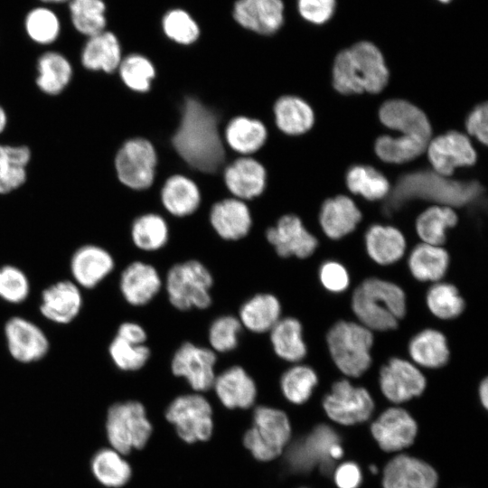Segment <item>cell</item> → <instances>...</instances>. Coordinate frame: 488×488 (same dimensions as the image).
Instances as JSON below:
<instances>
[{
    "label": "cell",
    "instance_id": "obj_1",
    "mask_svg": "<svg viewBox=\"0 0 488 488\" xmlns=\"http://www.w3.org/2000/svg\"><path fill=\"white\" fill-rule=\"evenodd\" d=\"M226 124L219 110L194 95H184L170 145L188 169L189 177L221 176L225 165L237 156L225 145Z\"/></svg>",
    "mask_w": 488,
    "mask_h": 488
},
{
    "label": "cell",
    "instance_id": "obj_2",
    "mask_svg": "<svg viewBox=\"0 0 488 488\" xmlns=\"http://www.w3.org/2000/svg\"><path fill=\"white\" fill-rule=\"evenodd\" d=\"M332 76L333 86L341 94H376L387 85L389 70L380 49L361 41L336 55Z\"/></svg>",
    "mask_w": 488,
    "mask_h": 488
},
{
    "label": "cell",
    "instance_id": "obj_3",
    "mask_svg": "<svg viewBox=\"0 0 488 488\" xmlns=\"http://www.w3.org/2000/svg\"><path fill=\"white\" fill-rule=\"evenodd\" d=\"M352 309L359 323L371 332L393 330L406 314V295L392 282L370 277L353 291Z\"/></svg>",
    "mask_w": 488,
    "mask_h": 488
},
{
    "label": "cell",
    "instance_id": "obj_4",
    "mask_svg": "<svg viewBox=\"0 0 488 488\" xmlns=\"http://www.w3.org/2000/svg\"><path fill=\"white\" fill-rule=\"evenodd\" d=\"M326 342L332 360L347 377H360L370 368L373 335L361 324L337 322L329 330Z\"/></svg>",
    "mask_w": 488,
    "mask_h": 488
},
{
    "label": "cell",
    "instance_id": "obj_5",
    "mask_svg": "<svg viewBox=\"0 0 488 488\" xmlns=\"http://www.w3.org/2000/svg\"><path fill=\"white\" fill-rule=\"evenodd\" d=\"M480 192L475 183H465L446 179L432 172H418L400 179L392 194V205L423 198L438 202L446 206H462L473 201Z\"/></svg>",
    "mask_w": 488,
    "mask_h": 488
},
{
    "label": "cell",
    "instance_id": "obj_6",
    "mask_svg": "<svg viewBox=\"0 0 488 488\" xmlns=\"http://www.w3.org/2000/svg\"><path fill=\"white\" fill-rule=\"evenodd\" d=\"M212 286L211 273L204 264L196 259L173 265L164 280L168 300L180 311L207 309L212 302Z\"/></svg>",
    "mask_w": 488,
    "mask_h": 488
},
{
    "label": "cell",
    "instance_id": "obj_7",
    "mask_svg": "<svg viewBox=\"0 0 488 488\" xmlns=\"http://www.w3.org/2000/svg\"><path fill=\"white\" fill-rule=\"evenodd\" d=\"M153 431L144 405L136 400L117 402L107 413L106 432L111 447L122 455L141 449Z\"/></svg>",
    "mask_w": 488,
    "mask_h": 488
},
{
    "label": "cell",
    "instance_id": "obj_8",
    "mask_svg": "<svg viewBox=\"0 0 488 488\" xmlns=\"http://www.w3.org/2000/svg\"><path fill=\"white\" fill-rule=\"evenodd\" d=\"M157 164L158 156L155 145L141 136L129 137L123 141L114 157V170L117 181L127 189L136 192L145 191L153 186Z\"/></svg>",
    "mask_w": 488,
    "mask_h": 488
},
{
    "label": "cell",
    "instance_id": "obj_9",
    "mask_svg": "<svg viewBox=\"0 0 488 488\" xmlns=\"http://www.w3.org/2000/svg\"><path fill=\"white\" fill-rule=\"evenodd\" d=\"M290 438L287 415L278 408L258 406L253 412V425L243 436V444L256 459L267 462L280 455Z\"/></svg>",
    "mask_w": 488,
    "mask_h": 488
},
{
    "label": "cell",
    "instance_id": "obj_10",
    "mask_svg": "<svg viewBox=\"0 0 488 488\" xmlns=\"http://www.w3.org/2000/svg\"><path fill=\"white\" fill-rule=\"evenodd\" d=\"M165 418L174 426L179 437L188 444L207 441L212 435V408L199 392L173 399L165 410Z\"/></svg>",
    "mask_w": 488,
    "mask_h": 488
},
{
    "label": "cell",
    "instance_id": "obj_11",
    "mask_svg": "<svg viewBox=\"0 0 488 488\" xmlns=\"http://www.w3.org/2000/svg\"><path fill=\"white\" fill-rule=\"evenodd\" d=\"M323 408L333 421L352 426L371 418L374 402L365 388L355 386L343 379L334 382L331 391L324 396Z\"/></svg>",
    "mask_w": 488,
    "mask_h": 488
},
{
    "label": "cell",
    "instance_id": "obj_12",
    "mask_svg": "<svg viewBox=\"0 0 488 488\" xmlns=\"http://www.w3.org/2000/svg\"><path fill=\"white\" fill-rule=\"evenodd\" d=\"M4 336L9 355L19 363L37 362L50 351V340L42 328L23 316L9 317L4 324Z\"/></svg>",
    "mask_w": 488,
    "mask_h": 488
},
{
    "label": "cell",
    "instance_id": "obj_13",
    "mask_svg": "<svg viewBox=\"0 0 488 488\" xmlns=\"http://www.w3.org/2000/svg\"><path fill=\"white\" fill-rule=\"evenodd\" d=\"M216 361L211 348L185 342L174 352L171 371L174 376L183 378L195 392H204L212 388Z\"/></svg>",
    "mask_w": 488,
    "mask_h": 488
},
{
    "label": "cell",
    "instance_id": "obj_14",
    "mask_svg": "<svg viewBox=\"0 0 488 488\" xmlns=\"http://www.w3.org/2000/svg\"><path fill=\"white\" fill-rule=\"evenodd\" d=\"M380 388L389 401L399 404L418 397L425 390L427 380L412 361L394 357L380 371Z\"/></svg>",
    "mask_w": 488,
    "mask_h": 488
},
{
    "label": "cell",
    "instance_id": "obj_15",
    "mask_svg": "<svg viewBox=\"0 0 488 488\" xmlns=\"http://www.w3.org/2000/svg\"><path fill=\"white\" fill-rule=\"evenodd\" d=\"M265 237L281 258L294 256L306 258L314 252L318 245L317 239L295 214L280 216L274 225L267 227Z\"/></svg>",
    "mask_w": 488,
    "mask_h": 488
},
{
    "label": "cell",
    "instance_id": "obj_16",
    "mask_svg": "<svg viewBox=\"0 0 488 488\" xmlns=\"http://www.w3.org/2000/svg\"><path fill=\"white\" fill-rule=\"evenodd\" d=\"M221 177L229 194L245 202L259 197L267 185V170L253 156H236L225 165Z\"/></svg>",
    "mask_w": 488,
    "mask_h": 488
},
{
    "label": "cell",
    "instance_id": "obj_17",
    "mask_svg": "<svg viewBox=\"0 0 488 488\" xmlns=\"http://www.w3.org/2000/svg\"><path fill=\"white\" fill-rule=\"evenodd\" d=\"M82 307V289L71 279L58 280L42 291L39 311L44 319L52 324H70L80 314Z\"/></svg>",
    "mask_w": 488,
    "mask_h": 488
},
{
    "label": "cell",
    "instance_id": "obj_18",
    "mask_svg": "<svg viewBox=\"0 0 488 488\" xmlns=\"http://www.w3.org/2000/svg\"><path fill=\"white\" fill-rule=\"evenodd\" d=\"M428 159L436 174L450 176L456 167L470 166L476 161V153L469 138L451 131L429 141Z\"/></svg>",
    "mask_w": 488,
    "mask_h": 488
},
{
    "label": "cell",
    "instance_id": "obj_19",
    "mask_svg": "<svg viewBox=\"0 0 488 488\" xmlns=\"http://www.w3.org/2000/svg\"><path fill=\"white\" fill-rule=\"evenodd\" d=\"M115 259L105 248L85 244L74 250L70 259L71 280L81 289H93L114 270Z\"/></svg>",
    "mask_w": 488,
    "mask_h": 488
},
{
    "label": "cell",
    "instance_id": "obj_20",
    "mask_svg": "<svg viewBox=\"0 0 488 488\" xmlns=\"http://www.w3.org/2000/svg\"><path fill=\"white\" fill-rule=\"evenodd\" d=\"M208 221L215 234L227 241L247 237L254 222L247 202L232 196L219 200L211 206Z\"/></svg>",
    "mask_w": 488,
    "mask_h": 488
},
{
    "label": "cell",
    "instance_id": "obj_21",
    "mask_svg": "<svg viewBox=\"0 0 488 488\" xmlns=\"http://www.w3.org/2000/svg\"><path fill=\"white\" fill-rule=\"evenodd\" d=\"M232 16L242 28L259 35L270 36L284 24L283 0H237Z\"/></svg>",
    "mask_w": 488,
    "mask_h": 488
},
{
    "label": "cell",
    "instance_id": "obj_22",
    "mask_svg": "<svg viewBox=\"0 0 488 488\" xmlns=\"http://www.w3.org/2000/svg\"><path fill=\"white\" fill-rule=\"evenodd\" d=\"M371 431L382 450L398 452L413 444L418 426L407 410L393 407L383 411L372 422Z\"/></svg>",
    "mask_w": 488,
    "mask_h": 488
},
{
    "label": "cell",
    "instance_id": "obj_23",
    "mask_svg": "<svg viewBox=\"0 0 488 488\" xmlns=\"http://www.w3.org/2000/svg\"><path fill=\"white\" fill-rule=\"evenodd\" d=\"M163 286L161 276L151 264L136 260L129 263L119 277V291L133 306H143L152 301Z\"/></svg>",
    "mask_w": 488,
    "mask_h": 488
},
{
    "label": "cell",
    "instance_id": "obj_24",
    "mask_svg": "<svg viewBox=\"0 0 488 488\" xmlns=\"http://www.w3.org/2000/svg\"><path fill=\"white\" fill-rule=\"evenodd\" d=\"M437 474L427 463L407 455L392 458L383 470V488H436Z\"/></svg>",
    "mask_w": 488,
    "mask_h": 488
},
{
    "label": "cell",
    "instance_id": "obj_25",
    "mask_svg": "<svg viewBox=\"0 0 488 488\" xmlns=\"http://www.w3.org/2000/svg\"><path fill=\"white\" fill-rule=\"evenodd\" d=\"M160 202L165 213L184 219L193 215L202 203V194L196 182L183 174L168 176L160 189Z\"/></svg>",
    "mask_w": 488,
    "mask_h": 488
},
{
    "label": "cell",
    "instance_id": "obj_26",
    "mask_svg": "<svg viewBox=\"0 0 488 488\" xmlns=\"http://www.w3.org/2000/svg\"><path fill=\"white\" fill-rule=\"evenodd\" d=\"M211 389L221 403L230 409L250 408L258 393L253 378L239 365L229 367L216 375Z\"/></svg>",
    "mask_w": 488,
    "mask_h": 488
},
{
    "label": "cell",
    "instance_id": "obj_27",
    "mask_svg": "<svg viewBox=\"0 0 488 488\" xmlns=\"http://www.w3.org/2000/svg\"><path fill=\"white\" fill-rule=\"evenodd\" d=\"M222 136L226 147L237 156H252L266 144L268 130L259 119L239 115L225 125Z\"/></svg>",
    "mask_w": 488,
    "mask_h": 488
},
{
    "label": "cell",
    "instance_id": "obj_28",
    "mask_svg": "<svg viewBox=\"0 0 488 488\" xmlns=\"http://www.w3.org/2000/svg\"><path fill=\"white\" fill-rule=\"evenodd\" d=\"M381 123L403 136L430 140L431 126L425 113L415 105L403 99H390L380 108Z\"/></svg>",
    "mask_w": 488,
    "mask_h": 488
},
{
    "label": "cell",
    "instance_id": "obj_29",
    "mask_svg": "<svg viewBox=\"0 0 488 488\" xmlns=\"http://www.w3.org/2000/svg\"><path fill=\"white\" fill-rule=\"evenodd\" d=\"M339 443L337 435L328 426H319L304 441H301L289 452V461L294 467L308 469L319 462L321 469L330 473L333 468V459L330 457V448Z\"/></svg>",
    "mask_w": 488,
    "mask_h": 488
},
{
    "label": "cell",
    "instance_id": "obj_30",
    "mask_svg": "<svg viewBox=\"0 0 488 488\" xmlns=\"http://www.w3.org/2000/svg\"><path fill=\"white\" fill-rule=\"evenodd\" d=\"M272 114L276 128L288 136L305 134L314 123L313 108L305 99L293 94L278 97L273 103Z\"/></svg>",
    "mask_w": 488,
    "mask_h": 488
},
{
    "label": "cell",
    "instance_id": "obj_31",
    "mask_svg": "<svg viewBox=\"0 0 488 488\" xmlns=\"http://www.w3.org/2000/svg\"><path fill=\"white\" fill-rule=\"evenodd\" d=\"M123 58L117 36L104 30L88 37L80 54L81 64L89 70L114 73Z\"/></svg>",
    "mask_w": 488,
    "mask_h": 488
},
{
    "label": "cell",
    "instance_id": "obj_32",
    "mask_svg": "<svg viewBox=\"0 0 488 488\" xmlns=\"http://www.w3.org/2000/svg\"><path fill=\"white\" fill-rule=\"evenodd\" d=\"M361 220V212L352 199L339 195L326 200L319 213L324 233L332 239H339L351 233Z\"/></svg>",
    "mask_w": 488,
    "mask_h": 488
},
{
    "label": "cell",
    "instance_id": "obj_33",
    "mask_svg": "<svg viewBox=\"0 0 488 488\" xmlns=\"http://www.w3.org/2000/svg\"><path fill=\"white\" fill-rule=\"evenodd\" d=\"M278 298L270 293H258L245 301L239 311L242 327L254 333L269 332L281 318Z\"/></svg>",
    "mask_w": 488,
    "mask_h": 488
},
{
    "label": "cell",
    "instance_id": "obj_34",
    "mask_svg": "<svg viewBox=\"0 0 488 488\" xmlns=\"http://www.w3.org/2000/svg\"><path fill=\"white\" fill-rule=\"evenodd\" d=\"M369 257L377 264L387 266L399 261L406 251V239L395 227L375 224L365 234Z\"/></svg>",
    "mask_w": 488,
    "mask_h": 488
},
{
    "label": "cell",
    "instance_id": "obj_35",
    "mask_svg": "<svg viewBox=\"0 0 488 488\" xmlns=\"http://www.w3.org/2000/svg\"><path fill=\"white\" fill-rule=\"evenodd\" d=\"M408 354L418 367L437 369L446 364L450 352L446 336L438 330L427 328L410 340Z\"/></svg>",
    "mask_w": 488,
    "mask_h": 488
},
{
    "label": "cell",
    "instance_id": "obj_36",
    "mask_svg": "<svg viewBox=\"0 0 488 488\" xmlns=\"http://www.w3.org/2000/svg\"><path fill=\"white\" fill-rule=\"evenodd\" d=\"M408 266L417 280L439 282L447 271L449 255L442 246L422 242L411 250Z\"/></svg>",
    "mask_w": 488,
    "mask_h": 488
},
{
    "label": "cell",
    "instance_id": "obj_37",
    "mask_svg": "<svg viewBox=\"0 0 488 488\" xmlns=\"http://www.w3.org/2000/svg\"><path fill=\"white\" fill-rule=\"evenodd\" d=\"M269 339L274 352L286 361L298 363L306 355L303 327L296 318L281 317L269 331Z\"/></svg>",
    "mask_w": 488,
    "mask_h": 488
},
{
    "label": "cell",
    "instance_id": "obj_38",
    "mask_svg": "<svg viewBox=\"0 0 488 488\" xmlns=\"http://www.w3.org/2000/svg\"><path fill=\"white\" fill-rule=\"evenodd\" d=\"M130 238L136 248L152 252L163 249L170 239V225L163 214L144 212L130 226Z\"/></svg>",
    "mask_w": 488,
    "mask_h": 488
},
{
    "label": "cell",
    "instance_id": "obj_39",
    "mask_svg": "<svg viewBox=\"0 0 488 488\" xmlns=\"http://www.w3.org/2000/svg\"><path fill=\"white\" fill-rule=\"evenodd\" d=\"M36 84L48 95L61 93L72 78L70 61L61 53L50 51L42 53L37 61Z\"/></svg>",
    "mask_w": 488,
    "mask_h": 488
},
{
    "label": "cell",
    "instance_id": "obj_40",
    "mask_svg": "<svg viewBox=\"0 0 488 488\" xmlns=\"http://www.w3.org/2000/svg\"><path fill=\"white\" fill-rule=\"evenodd\" d=\"M31 151L25 145H0V194L20 187L26 180Z\"/></svg>",
    "mask_w": 488,
    "mask_h": 488
},
{
    "label": "cell",
    "instance_id": "obj_41",
    "mask_svg": "<svg viewBox=\"0 0 488 488\" xmlns=\"http://www.w3.org/2000/svg\"><path fill=\"white\" fill-rule=\"evenodd\" d=\"M117 71L123 85L136 94L147 93L157 74L155 62L138 52L123 56Z\"/></svg>",
    "mask_w": 488,
    "mask_h": 488
},
{
    "label": "cell",
    "instance_id": "obj_42",
    "mask_svg": "<svg viewBox=\"0 0 488 488\" xmlns=\"http://www.w3.org/2000/svg\"><path fill=\"white\" fill-rule=\"evenodd\" d=\"M455 211L449 206H432L424 211L416 221V231L424 243L442 246L446 230L457 223Z\"/></svg>",
    "mask_w": 488,
    "mask_h": 488
},
{
    "label": "cell",
    "instance_id": "obj_43",
    "mask_svg": "<svg viewBox=\"0 0 488 488\" xmlns=\"http://www.w3.org/2000/svg\"><path fill=\"white\" fill-rule=\"evenodd\" d=\"M96 479L104 486L119 488L130 479L132 470L123 455L111 448L98 451L91 461Z\"/></svg>",
    "mask_w": 488,
    "mask_h": 488
},
{
    "label": "cell",
    "instance_id": "obj_44",
    "mask_svg": "<svg viewBox=\"0 0 488 488\" xmlns=\"http://www.w3.org/2000/svg\"><path fill=\"white\" fill-rule=\"evenodd\" d=\"M70 21L80 33L89 37L106 30L107 6L104 0H69Z\"/></svg>",
    "mask_w": 488,
    "mask_h": 488
},
{
    "label": "cell",
    "instance_id": "obj_45",
    "mask_svg": "<svg viewBox=\"0 0 488 488\" xmlns=\"http://www.w3.org/2000/svg\"><path fill=\"white\" fill-rule=\"evenodd\" d=\"M428 141L424 139L400 136L397 137L381 136L375 142L376 155L384 162L401 164L411 161L427 149Z\"/></svg>",
    "mask_w": 488,
    "mask_h": 488
},
{
    "label": "cell",
    "instance_id": "obj_46",
    "mask_svg": "<svg viewBox=\"0 0 488 488\" xmlns=\"http://www.w3.org/2000/svg\"><path fill=\"white\" fill-rule=\"evenodd\" d=\"M317 382L318 377L313 368L296 363L282 374L280 389L289 402L300 405L309 399Z\"/></svg>",
    "mask_w": 488,
    "mask_h": 488
},
{
    "label": "cell",
    "instance_id": "obj_47",
    "mask_svg": "<svg viewBox=\"0 0 488 488\" xmlns=\"http://www.w3.org/2000/svg\"><path fill=\"white\" fill-rule=\"evenodd\" d=\"M346 185L356 194H361L370 201L385 197L389 191L387 178L371 166L355 165L346 174Z\"/></svg>",
    "mask_w": 488,
    "mask_h": 488
},
{
    "label": "cell",
    "instance_id": "obj_48",
    "mask_svg": "<svg viewBox=\"0 0 488 488\" xmlns=\"http://www.w3.org/2000/svg\"><path fill=\"white\" fill-rule=\"evenodd\" d=\"M426 302L430 313L441 320L454 319L465 309V301L457 288L445 282H436L429 287Z\"/></svg>",
    "mask_w": 488,
    "mask_h": 488
},
{
    "label": "cell",
    "instance_id": "obj_49",
    "mask_svg": "<svg viewBox=\"0 0 488 488\" xmlns=\"http://www.w3.org/2000/svg\"><path fill=\"white\" fill-rule=\"evenodd\" d=\"M161 26L166 38L181 46L192 45L201 35V29L196 20L182 8L168 10L163 15Z\"/></svg>",
    "mask_w": 488,
    "mask_h": 488
},
{
    "label": "cell",
    "instance_id": "obj_50",
    "mask_svg": "<svg viewBox=\"0 0 488 488\" xmlns=\"http://www.w3.org/2000/svg\"><path fill=\"white\" fill-rule=\"evenodd\" d=\"M24 27L29 38L42 45L55 42L61 33L58 15L46 6H38L29 11L25 16Z\"/></svg>",
    "mask_w": 488,
    "mask_h": 488
},
{
    "label": "cell",
    "instance_id": "obj_51",
    "mask_svg": "<svg viewBox=\"0 0 488 488\" xmlns=\"http://www.w3.org/2000/svg\"><path fill=\"white\" fill-rule=\"evenodd\" d=\"M113 364L122 371H136L148 361L151 351L145 344H135L115 335L108 348Z\"/></svg>",
    "mask_w": 488,
    "mask_h": 488
},
{
    "label": "cell",
    "instance_id": "obj_52",
    "mask_svg": "<svg viewBox=\"0 0 488 488\" xmlns=\"http://www.w3.org/2000/svg\"><path fill=\"white\" fill-rule=\"evenodd\" d=\"M31 292V283L26 273L17 266H0V299L20 305L27 300Z\"/></svg>",
    "mask_w": 488,
    "mask_h": 488
},
{
    "label": "cell",
    "instance_id": "obj_53",
    "mask_svg": "<svg viewBox=\"0 0 488 488\" xmlns=\"http://www.w3.org/2000/svg\"><path fill=\"white\" fill-rule=\"evenodd\" d=\"M242 325L238 317L231 314L215 318L208 331L211 349L217 352H228L239 344V337Z\"/></svg>",
    "mask_w": 488,
    "mask_h": 488
},
{
    "label": "cell",
    "instance_id": "obj_54",
    "mask_svg": "<svg viewBox=\"0 0 488 488\" xmlns=\"http://www.w3.org/2000/svg\"><path fill=\"white\" fill-rule=\"evenodd\" d=\"M299 15L307 23L316 25L326 23L334 14L336 0H297Z\"/></svg>",
    "mask_w": 488,
    "mask_h": 488
},
{
    "label": "cell",
    "instance_id": "obj_55",
    "mask_svg": "<svg viewBox=\"0 0 488 488\" xmlns=\"http://www.w3.org/2000/svg\"><path fill=\"white\" fill-rule=\"evenodd\" d=\"M322 286L329 292L342 293L350 285V276L343 265L328 260L323 263L318 272Z\"/></svg>",
    "mask_w": 488,
    "mask_h": 488
},
{
    "label": "cell",
    "instance_id": "obj_56",
    "mask_svg": "<svg viewBox=\"0 0 488 488\" xmlns=\"http://www.w3.org/2000/svg\"><path fill=\"white\" fill-rule=\"evenodd\" d=\"M465 127L470 135L474 136L483 145H487L488 109L486 103L476 106L470 112L465 122Z\"/></svg>",
    "mask_w": 488,
    "mask_h": 488
},
{
    "label": "cell",
    "instance_id": "obj_57",
    "mask_svg": "<svg viewBox=\"0 0 488 488\" xmlns=\"http://www.w3.org/2000/svg\"><path fill=\"white\" fill-rule=\"evenodd\" d=\"M334 481L338 488H357L361 481V470L352 462L343 463L335 470Z\"/></svg>",
    "mask_w": 488,
    "mask_h": 488
},
{
    "label": "cell",
    "instance_id": "obj_58",
    "mask_svg": "<svg viewBox=\"0 0 488 488\" xmlns=\"http://www.w3.org/2000/svg\"><path fill=\"white\" fill-rule=\"evenodd\" d=\"M116 335L135 344H145L147 339V333L144 327L132 321L120 324Z\"/></svg>",
    "mask_w": 488,
    "mask_h": 488
},
{
    "label": "cell",
    "instance_id": "obj_59",
    "mask_svg": "<svg viewBox=\"0 0 488 488\" xmlns=\"http://www.w3.org/2000/svg\"><path fill=\"white\" fill-rule=\"evenodd\" d=\"M479 399L484 408H488V380L484 378L480 385L478 389Z\"/></svg>",
    "mask_w": 488,
    "mask_h": 488
},
{
    "label": "cell",
    "instance_id": "obj_60",
    "mask_svg": "<svg viewBox=\"0 0 488 488\" xmlns=\"http://www.w3.org/2000/svg\"><path fill=\"white\" fill-rule=\"evenodd\" d=\"M330 457L333 459H339L343 456V451L339 443L333 445L330 448Z\"/></svg>",
    "mask_w": 488,
    "mask_h": 488
},
{
    "label": "cell",
    "instance_id": "obj_61",
    "mask_svg": "<svg viewBox=\"0 0 488 488\" xmlns=\"http://www.w3.org/2000/svg\"><path fill=\"white\" fill-rule=\"evenodd\" d=\"M7 123V116L5 109L0 106V133L4 131Z\"/></svg>",
    "mask_w": 488,
    "mask_h": 488
},
{
    "label": "cell",
    "instance_id": "obj_62",
    "mask_svg": "<svg viewBox=\"0 0 488 488\" xmlns=\"http://www.w3.org/2000/svg\"><path fill=\"white\" fill-rule=\"evenodd\" d=\"M45 4H61L64 2H68L69 0H40Z\"/></svg>",
    "mask_w": 488,
    "mask_h": 488
},
{
    "label": "cell",
    "instance_id": "obj_63",
    "mask_svg": "<svg viewBox=\"0 0 488 488\" xmlns=\"http://www.w3.org/2000/svg\"><path fill=\"white\" fill-rule=\"evenodd\" d=\"M370 470L372 474H376L378 472V469L374 465H370Z\"/></svg>",
    "mask_w": 488,
    "mask_h": 488
},
{
    "label": "cell",
    "instance_id": "obj_64",
    "mask_svg": "<svg viewBox=\"0 0 488 488\" xmlns=\"http://www.w3.org/2000/svg\"><path fill=\"white\" fill-rule=\"evenodd\" d=\"M438 2L440 3H443V4H447L449 2H451L452 0H437Z\"/></svg>",
    "mask_w": 488,
    "mask_h": 488
}]
</instances>
